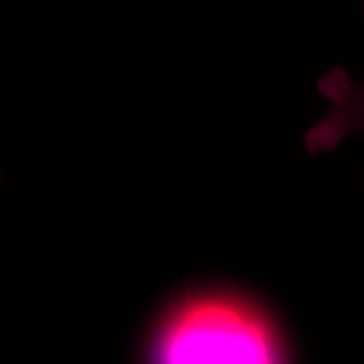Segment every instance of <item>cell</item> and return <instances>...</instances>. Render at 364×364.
I'll list each match as a JSON object with an SVG mask.
<instances>
[{
  "instance_id": "obj_1",
  "label": "cell",
  "mask_w": 364,
  "mask_h": 364,
  "mask_svg": "<svg viewBox=\"0 0 364 364\" xmlns=\"http://www.w3.org/2000/svg\"><path fill=\"white\" fill-rule=\"evenodd\" d=\"M149 363H289L294 349L260 300L231 287L186 290L159 312L144 341Z\"/></svg>"
},
{
  "instance_id": "obj_2",
  "label": "cell",
  "mask_w": 364,
  "mask_h": 364,
  "mask_svg": "<svg viewBox=\"0 0 364 364\" xmlns=\"http://www.w3.org/2000/svg\"><path fill=\"white\" fill-rule=\"evenodd\" d=\"M318 91L329 100V110L306 135L307 150L329 152L353 134H364V85L356 83L343 68H334L318 80Z\"/></svg>"
}]
</instances>
